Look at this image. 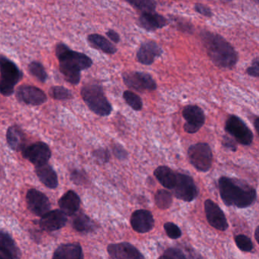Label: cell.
<instances>
[{
    "mask_svg": "<svg viewBox=\"0 0 259 259\" xmlns=\"http://www.w3.org/2000/svg\"><path fill=\"white\" fill-rule=\"evenodd\" d=\"M219 187L222 201L228 206L248 208L256 200V190L237 178L222 177L219 181Z\"/></svg>",
    "mask_w": 259,
    "mask_h": 259,
    "instance_id": "6da1fadb",
    "label": "cell"
},
{
    "mask_svg": "<svg viewBox=\"0 0 259 259\" xmlns=\"http://www.w3.org/2000/svg\"><path fill=\"white\" fill-rule=\"evenodd\" d=\"M56 55L59 62V69L65 80L71 84L80 83V72L93 65V61L84 53L71 50L65 44H57Z\"/></svg>",
    "mask_w": 259,
    "mask_h": 259,
    "instance_id": "7a4b0ae2",
    "label": "cell"
},
{
    "mask_svg": "<svg viewBox=\"0 0 259 259\" xmlns=\"http://www.w3.org/2000/svg\"><path fill=\"white\" fill-rule=\"evenodd\" d=\"M200 37L210 59L216 66L232 68L237 65L238 54L223 36L203 30L201 32Z\"/></svg>",
    "mask_w": 259,
    "mask_h": 259,
    "instance_id": "3957f363",
    "label": "cell"
},
{
    "mask_svg": "<svg viewBox=\"0 0 259 259\" xmlns=\"http://www.w3.org/2000/svg\"><path fill=\"white\" fill-rule=\"evenodd\" d=\"M80 95L90 109L101 117L109 116L112 111V105L105 96L103 88L97 83L85 85Z\"/></svg>",
    "mask_w": 259,
    "mask_h": 259,
    "instance_id": "277c9868",
    "label": "cell"
},
{
    "mask_svg": "<svg viewBox=\"0 0 259 259\" xmlns=\"http://www.w3.org/2000/svg\"><path fill=\"white\" fill-rule=\"evenodd\" d=\"M0 93L9 97L14 93L15 85L22 78V72L12 60L0 56Z\"/></svg>",
    "mask_w": 259,
    "mask_h": 259,
    "instance_id": "5b68a950",
    "label": "cell"
},
{
    "mask_svg": "<svg viewBox=\"0 0 259 259\" xmlns=\"http://www.w3.org/2000/svg\"><path fill=\"white\" fill-rule=\"evenodd\" d=\"M188 156L192 165L199 171L207 172L212 165L213 154L208 143H198L188 149Z\"/></svg>",
    "mask_w": 259,
    "mask_h": 259,
    "instance_id": "8992f818",
    "label": "cell"
},
{
    "mask_svg": "<svg viewBox=\"0 0 259 259\" xmlns=\"http://www.w3.org/2000/svg\"><path fill=\"white\" fill-rule=\"evenodd\" d=\"M225 131L234 137L236 141L249 146L253 141V134L246 123L236 115H231L225 124Z\"/></svg>",
    "mask_w": 259,
    "mask_h": 259,
    "instance_id": "52a82bcc",
    "label": "cell"
},
{
    "mask_svg": "<svg viewBox=\"0 0 259 259\" xmlns=\"http://www.w3.org/2000/svg\"><path fill=\"white\" fill-rule=\"evenodd\" d=\"M175 197L185 202H192L199 194V190L191 177L177 173V182L173 189Z\"/></svg>",
    "mask_w": 259,
    "mask_h": 259,
    "instance_id": "ba28073f",
    "label": "cell"
},
{
    "mask_svg": "<svg viewBox=\"0 0 259 259\" xmlns=\"http://www.w3.org/2000/svg\"><path fill=\"white\" fill-rule=\"evenodd\" d=\"M122 77L126 86L138 92L156 90V83L152 76L147 73L139 71L125 72L122 74Z\"/></svg>",
    "mask_w": 259,
    "mask_h": 259,
    "instance_id": "9c48e42d",
    "label": "cell"
},
{
    "mask_svg": "<svg viewBox=\"0 0 259 259\" xmlns=\"http://www.w3.org/2000/svg\"><path fill=\"white\" fill-rule=\"evenodd\" d=\"M23 156L36 166L47 164L51 158V150L47 143L36 142L25 146L22 150Z\"/></svg>",
    "mask_w": 259,
    "mask_h": 259,
    "instance_id": "30bf717a",
    "label": "cell"
},
{
    "mask_svg": "<svg viewBox=\"0 0 259 259\" xmlns=\"http://www.w3.org/2000/svg\"><path fill=\"white\" fill-rule=\"evenodd\" d=\"M183 117L186 122L184 129L188 134L198 132L204 125L205 121L203 110L195 105H188L183 110Z\"/></svg>",
    "mask_w": 259,
    "mask_h": 259,
    "instance_id": "8fae6325",
    "label": "cell"
},
{
    "mask_svg": "<svg viewBox=\"0 0 259 259\" xmlns=\"http://www.w3.org/2000/svg\"><path fill=\"white\" fill-rule=\"evenodd\" d=\"M26 199L29 209L35 215L42 217L50 211L51 208L48 197L42 192L35 189L28 190Z\"/></svg>",
    "mask_w": 259,
    "mask_h": 259,
    "instance_id": "7c38bea8",
    "label": "cell"
},
{
    "mask_svg": "<svg viewBox=\"0 0 259 259\" xmlns=\"http://www.w3.org/2000/svg\"><path fill=\"white\" fill-rule=\"evenodd\" d=\"M205 212L209 225L216 230L225 231L228 228V221L222 208L211 199L205 202Z\"/></svg>",
    "mask_w": 259,
    "mask_h": 259,
    "instance_id": "4fadbf2b",
    "label": "cell"
},
{
    "mask_svg": "<svg viewBox=\"0 0 259 259\" xmlns=\"http://www.w3.org/2000/svg\"><path fill=\"white\" fill-rule=\"evenodd\" d=\"M17 98L19 101L31 106H40L47 102V97L42 90L30 85H22L17 90Z\"/></svg>",
    "mask_w": 259,
    "mask_h": 259,
    "instance_id": "5bb4252c",
    "label": "cell"
},
{
    "mask_svg": "<svg viewBox=\"0 0 259 259\" xmlns=\"http://www.w3.org/2000/svg\"><path fill=\"white\" fill-rule=\"evenodd\" d=\"M163 50L155 41L149 40L140 45L137 53V59L140 64L151 65L156 58L162 55Z\"/></svg>",
    "mask_w": 259,
    "mask_h": 259,
    "instance_id": "9a60e30c",
    "label": "cell"
},
{
    "mask_svg": "<svg viewBox=\"0 0 259 259\" xmlns=\"http://www.w3.org/2000/svg\"><path fill=\"white\" fill-rule=\"evenodd\" d=\"M108 252L112 259H145L143 254L128 243L109 245Z\"/></svg>",
    "mask_w": 259,
    "mask_h": 259,
    "instance_id": "2e32d148",
    "label": "cell"
},
{
    "mask_svg": "<svg viewBox=\"0 0 259 259\" xmlns=\"http://www.w3.org/2000/svg\"><path fill=\"white\" fill-rule=\"evenodd\" d=\"M66 214L61 210L50 211L41 217L39 226L44 231H56L66 225Z\"/></svg>",
    "mask_w": 259,
    "mask_h": 259,
    "instance_id": "e0dca14e",
    "label": "cell"
},
{
    "mask_svg": "<svg viewBox=\"0 0 259 259\" xmlns=\"http://www.w3.org/2000/svg\"><path fill=\"white\" fill-rule=\"evenodd\" d=\"M154 223L153 216L147 210H137L131 215V226L136 232L140 234L149 232L153 228Z\"/></svg>",
    "mask_w": 259,
    "mask_h": 259,
    "instance_id": "ac0fdd59",
    "label": "cell"
},
{
    "mask_svg": "<svg viewBox=\"0 0 259 259\" xmlns=\"http://www.w3.org/2000/svg\"><path fill=\"white\" fill-rule=\"evenodd\" d=\"M169 21L163 15L154 12L142 13L139 18V24L147 31H155L168 25Z\"/></svg>",
    "mask_w": 259,
    "mask_h": 259,
    "instance_id": "d6986e66",
    "label": "cell"
},
{
    "mask_svg": "<svg viewBox=\"0 0 259 259\" xmlns=\"http://www.w3.org/2000/svg\"><path fill=\"white\" fill-rule=\"evenodd\" d=\"M59 205L66 215H74L80 208V197L75 192L69 190L59 199Z\"/></svg>",
    "mask_w": 259,
    "mask_h": 259,
    "instance_id": "ffe728a7",
    "label": "cell"
},
{
    "mask_svg": "<svg viewBox=\"0 0 259 259\" xmlns=\"http://www.w3.org/2000/svg\"><path fill=\"white\" fill-rule=\"evenodd\" d=\"M35 171L40 182L48 188L56 189L59 185L57 174L48 163L36 166Z\"/></svg>",
    "mask_w": 259,
    "mask_h": 259,
    "instance_id": "44dd1931",
    "label": "cell"
},
{
    "mask_svg": "<svg viewBox=\"0 0 259 259\" xmlns=\"http://www.w3.org/2000/svg\"><path fill=\"white\" fill-rule=\"evenodd\" d=\"M52 259H84L81 246L77 243H67L57 248Z\"/></svg>",
    "mask_w": 259,
    "mask_h": 259,
    "instance_id": "7402d4cb",
    "label": "cell"
},
{
    "mask_svg": "<svg viewBox=\"0 0 259 259\" xmlns=\"http://www.w3.org/2000/svg\"><path fill=\"white\" fill-rule=\"evenodd\" d=\"M88 41L93 48L100 50L106 54L113 55L117 53L115 46L103 35L99 33H92L88 36Z\"/></svg>",
    "mask_w": 259,
    "mask_h": 259,
    "instance_id": "603a6c76",
    "label": "cell"
},
{
    "mask_svg": "<svg viewBox=\"0 0 259 259\" xmlns=\"http://www.w3.org/2000/svg\"><path fill=\"white\" fill-rule=\"evenodd\" d=\"M156 179L158 182L169 190H173L176 185L177 173L172 170L167 166H159L154 171Z\"/></svg>",
    "mask_w": 259,
    "mask_h": 259,
    "instance_id": "cb8c5ba5",
    "label": "cell"
},
{
    "mask_svg": "<svg viewBox=\"0 0 259 259\" xmlns=\"http://www.w3.org/2000/svg\"><path fill=\"white\" fill-rule=\"evenodd\" d=\"M6 139L8 144L13 150H23L25 147V137L22 130L18 126H12L8 129Z\"/></svg>",
    "mask_w": 259,
    "mask_h": 259,
    "instance_id": "d4e9b609",
    "label": "cell"
},
{
    "mask_svg": "<svg viewBox=\"0 0 259 259\" xmlns=\"http://www.w3.org/2000/svg\"><path fill=\"white\" fill-rule=\"evenodd\" d=\"M0 250L9 254L14 259H20L21 250L8 233L0 231Z\"/></svg>",
    "mask_w": 259,
    "mask_h": 259,
    "instance_id": "484cf974",
    "label": "cell"
},
{
    "mask_svg": "<svg viewBox=\"0 0 259 259\" xmlns=\"http://www.w3.org/2000/svg\"><path fill=\"white\" fill-rule=\"evenodd\" d=\"M94 222L88 216L80 214L73 221V228L78 232H91L94 230Z\"/></svg>",
    "mask_w": 259,
    "mask_h": 259,
    "instance_id": "4316f807",
    "label": "cell"
},
{
    "mask_svg": "<svg viewBox=\"0 0 259 259\" xmlns=\"http://www.w3.org/2000/svg\"><path fill=\"white\" fill-rule=\"evenodd\" d=\"M155 204L160 209H167L173 202L171 193L165 190H160L155 196Z\"/></svg>",
    "mask_w": 259,
    "mask_h": 259,
    "instance_id": "83f0119b",
    "label": "cell"
},
{
    "mask_svg": "<svg viewBox=\"0 0 259 259\" xmlns=\"http://www.w3.org/2000/svg\"><path fill=\"white\" fill-rule=\"evenodd\" d=\"M137 10L146 12H154L156 9L157 3L155 0H125Z\"/></svg>",
    "mask_w": 259,
    "mask_h": 259,
    "instance_id": "f1b7e54d",
    "label": "cell"
},
{
    "mask_svg": "<svg viewBox=\"0 0 259 259\" xmlns=\"http://www.w3.org/2000/svg\"><path fill=\"white\" fill-rule=\"evenodd\" d=\"M29 72L36 77L39 81L45 83L47 81V71L44 68V65L39 62H32L28 66Z\"/></svg>",
    "mask_w": 259,
    "mask_h": 259,
    "instance_id": "f546056e",
    "label": "cell"
},
{
    "mask_svg": "<svg viewBox=\"0 0 259 259\" xmlns=\"http://www.w3.org/2000/svg\"><path fill=\"white\" fill-rule=\"evenodd\" d=\"M123 97L127 104L134 111H140L143 109V101L141 98L132 91H125L123 94Z\"/></svg>",
    "mask_w": 259,
    "mask_h": 259,
    "instance_id": "4dcf8cb0",
    "label": "cell"
},
{
    "mask_svg": "<svg viewBox=\"0 0 259 259\" xmlns=\"http://www.w3.org/2000/svg\"><path fill=\"white\" fill-rule=\"evenodd\" d=\"M50 94L53 99L57 100H68L72 98V93L64 88V87L56 86L51 88Z\"/></svg>",
    "mask_w": 259,
    "mask_h": 259,
    "instance_id": "1f68e13d",
    "label": "cell"
},
{
    "mask_svg": "<svg viewBox=\"0 0 259 259\" xmlns=\"http://www.w3.org/2000/svg\"><path fill=\"white\" fill-rule=\"evenodd\" d=\"M171 18L170 20H171L172 23L175 24L176 28L180 31L188 33V34H191L194 32V27L193 24L187 20L175 16H171Z\"/></svg>",
    "mask_w": 259,
    "mask_h": 259,
    "instance_id": "d6a6232c",
    "label": "cell"
},
{
    "mask_svg": "<svg viewBox=\"0 0 259 259\" xmlns=\"http://www.w3.org/2000/svg\"><path fill=\"white\" fill-rule=\"evenodd\" d=\"M235 243L239 249L243 252H249L253 249V243L247 236L240 234L235 237Z\"/></svg>",
    "mask_w": 259,
    "mask_h": 259,
    "instance_id": "836d02e7",
    "label": "cell"
},
{
    "mask_svg": "<svg viewBox=\"0 0 259 259\" xmlns=\"http://www.w3.org/2000/svg\"><path fill=\"white\" fill-rule=\"evenodd\" d=\"M164 228L166 234L170 239L175 240V239L180 238L182 235L181 229L175 224L171 223V222H167V223L164 224Z\"/></svg>",
    "mask_w": 259,
    "mask_h": 259,
    "instance_id": "e575fe53",
    "label": "cell"
},
{
    "mask_svg": "<svg viewBox=\"0 0 259 259\" xmlns=\"http://www.w3.org/2000/svg\"><path fill=\"white\" fill-rule=\"evenodd\" d=\"M158 259H187L182 251L175 248H170Z\"/></svg>",
    "mask_w": 259,
    "mask_h": 259,
    "instance_id": "d590c367",
    "label": "cell"
},
{
    "mask_svg": "<svg viewBox=\"0 0 259 259\" xmlns=\"http://www.w3.org/2000/svg\"><path fill=\"white\" fill-rule=\"evenodd\" d=\"M93 156L99 162L104 164L110 159V154L106 149H98L93 152Z\"/></svg>",
    "mask_w": 259,
    "mask_h": 259,
    "instance_id": "8d00e7d4",
    "label": "cell"
},
{
    "mask_svg": "<svg viewBox=\"0 0 259 259\" xmlns=\"http://www.w3.org/2000/svg\"><path fill=\"white\" fill-rule=\"evenodd\" d=\"M194 9L197 13L207 17V18L212 17L213 13L211 9L208 6H205V5L201 4V3H196L194 6Z\"/></svg>",
    "mask_w": 259,
    "mask_h": 259,
    "instance_id": "74e56055",
    "label": "cell"
},
{
    "mask_svg": "<svg viewBox=\"0 0 259 259\" xmlns=\"http://www.w3.org/2000/svg\"><path fill=\"white\" fill-rule=\"evenodd\" d=\"M246 72L252 77H259V56L253 59L250 66L246 70Z\"/></svg>",
    "mask_w": 259,
    "mask_h": 259,
    "instance_id": "f35d334b",
    "label": "cell"
},
{
    "mask_svg": "<svg viewBox=\"0 0 259 259\" xmlns=\"http://www.w3.org/2000/svg\"><path fill=\"white\" fill-rule=\"evenodd\" d=\"M71 179L74 184L79 185L87 181L86 175L81 170H75L71 173Z\"/></svg>",
    "mask_w": 259,
    "mask_h": 259,
    "instance_id": "ab89813d",
    "label": "cell"
},
{
    "mask_svg": "<svg viewBox=\"0 0 259 259\" xmlns=\"http://www.w3.org/2000/svg\"><path fill=\"white\" fill-rule=\"evenodd\" d=\"M114 155L119 160H124L127 158V152L121 145L115 144L112 148Z\"/></svg>",
    "mask_w": 259,
    "mask_h": 259,
    "instance_id": "60d3db41",
    "label": "cell"
},
{
    "mask_svg": "<svg viewBox=\"0 0 259 259\" xmlns=\"http://www.w3.org/2000/svg\"><path fill=\"white\" fill-rule=\"evenodd\" d=\"M222 144L227 149H230L232 152H236L237 149V143L233 140L231 137H228V136H224L223 142Z\"/></svg>",
    "mask_w": 259,
    "mask_h": 259,
    "instance_id": "b9f144b4",
    "label": "cell"
},
{
    "mask_svg": "<svg viewBox=\"0 0 259 259\" xmlns=\"http://www.w3.org/2000/svg\"><path fill=\"white\" fill-rule=\"evenodd\" d=\"M106 36L109 37V39H110L112 42H115V44H118L120 40H121V36H120L119 33L115 31V30L110 29V30L106 32Z\"/></svg>",
    "mask_w": 259,
    "mask_h": 259,
    "instance_id": "7bdbcfd3",
    "label": "cell"
},
{
    "mask_svg": "<svg viewBox=\"0 0 259 259\" xmlns=\"http://www.w3.org/2000/svg\"><path fill=\"white\" fill-rule=\"evenodd\" d=\"M0 259H14L9 254L0 250Z\"/></svg>",
    "mask_w": 259,
    "mask_h": 259,
    "instance_id": "ee69618b",
    "label": "cell"
},
{
    "mask_svg": "<svg viewBox=\"0 0 259 259\" xmlns=\"http://www.w3.org/2000/svg\"><path fill=\"white\" fill-rule=\"evenodd\" d=\"M254 126H255V130H256L257 133H258L259 135V117L255 120V122H254Z\"/></svg>",
    "mask_w": 259,
    "mask_h": 259,
    "instance_id": "f6af8a7d",
    "label": "cell"
},
{
    "mask_svg": "<svg viewBox=\"0 0 259 259\" xmlns=\"http://www.w3.org/2000/svg\"><path fill=\"white\" fill-rule=\"evenodd\" d=\"M255 238L256 240L257 243L259 244V226L257 227L255 231Z\"/></svg>",
    "mask_w": 259,
    "mask_h": 259,
    "instance_id": "bcb514c9",
    "label": "cell"
},
{
    "mask_svg": "<svg viewBox=\"0 0 259 259\" xmlns=\"http://www.w3.org/2000/svg\"><path fill=\"white\" fill-rule=\"evenodd\" d=\"M222 1L225 2V3H228V2L231 1V0H222Z\"/></svg>",
    "mask_w": 259,
    "mask_h": 259,
    "instance_id": "7dc6e473",
    "label": "cell"
},
{
    "mask_svg": "<svg viewBox=\"0 0 259 259\" xmlns=\"http://www.w3.org/2000/svg\"><path fill=\"white\" fill-rule=\"evenodd\" d=\"M254 2H255V3H257V4L259 5V0H253Z\"/></svg>",
    "mask_w": 259,
    "mask_h": 259,
    "instance_id": "c3c4849f",
    "label": "cell"
}]
</instances>
